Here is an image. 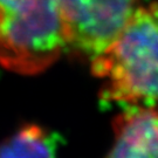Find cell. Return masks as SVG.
I'll use <instances>...</instances> for the list:
<instances>
[{
  "label": "cell",
  "mask_w": 158,
  "mask_h": 158,
  "mask_svg": "<svg viewBox=\"0 0 158 158\" xmlns=\"http://www.w3.org/2000/svg\"><path fill=\"white\" fill-rule=\"evenodd\" d=\"M91 70L103 98L158 108V4L139 6Z\"/></svg>",
  "instance_id": "cell-1"
},
{
  "label": "cell",
  "mask_w": 158,
  "mask_h": 158,
  "mask_svg": "<svg viewBox=\"0 0 158 158\" xmlns=\"http://www.w3.org/2000/svg\"><path fill=\"white\" fill-rule=\"evenodd\" d=\"M66 47L59 0H0V64L5 69L39 74Z\"/></svg>",
  "instance_id": "cell-2"
},
{
  "label": "cell",
  "mask_w": 158,
  "mask_h": 158,
  "mask_svg": "<svg viewBox=\"0 0 158 158\" xmlns=\"http://www.w3.org/2000/svg\"><path fill=\"white\" fill-rule=\"evenodd\" d=\"M67 47L94 60L117 39L139 0H59Z\"/></svg>",
  "instance_id": "cell-3"
},
{
  "label": "cell",
  "mask_w": 158,
  "mask_h": 158,
  "mask_svg": "<svg viewBox=\"0 0 158 158\" xmlns=\"http://www.w3.org/2000/svg\"><path fill=\"white\" fill-rule=\"evenodd\" d=\"M113 128L106 158H158V108L132 106L114 119Z\"/></svg>",
  "instance_id": "cell-4"
},
{
  "label": "cell",
  "mask_w": 158,
  "mask_h": 158,
  "mask_svg": "<svg viewBox=\"0 0 158 158\" xmlns=\"http://www.w3.org/2000/svg\"><path fill=\"white\" fill-rule=\"evenodd\" d=\"M0 158H52L44 130L32 125L0 145Z\"/></svg>",
  "instance_id": "cell-5"
}]
</instances>
